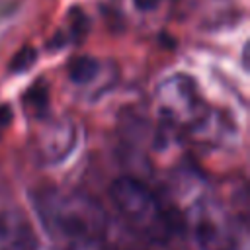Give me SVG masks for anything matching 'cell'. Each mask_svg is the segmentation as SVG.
<instances>
[{
	"mask_svg": "<svg viewBox=\"0 0 250 250\" xmlns=\"http://www.w3.org/2000/svg\"><path fill=\"white\" fill-rule=\"evenodd\" d=\"M35 209L45 229L68 242L104 238L107 230L105 207L90 193L49 188L35 195Z\"/></svg>",
	"mask_w": 250,
	"mask_h": 250,
	"instance_id": "1",
	"label": "cell"
},
{
	"mask_svg": "<svg viewBox=\"0 0 250 250\" xmlns=\"http://www.w3.org/2000/svg\"><path fill=\"white\" fill-rule=\"evenodd\" d=\"M109 197L125 223L143 238L164 244L172 232L174 223L160 201V197L133 176H121L109 186Z\"/></svg>",
	"mask_w": 250,
	"mask_h": 250,
	"instance_id": "2",
	"label": "cell"
},
{
	"mask_svg": "<svg viewBox=\"0 0 250 250\" xmlns=\"http://www.w3.org/2000/svg\"><path fill=\"white\" fill-rule=\"evenodd\" d=\"M154 102L156 111L166 125L184 133L195 131L213 111L201 96L197 82L184 72L160 80L154 90Z\"/></svg>",
	"mask_w": 250,
	"mask_h": 250,
	"instance_id": "3",
	"label": "cell"
},
{
	"mask_svg": "<svg viewBox=\"0 0 250 250\" xmlns=\"http://www.w3.org/2000/svg\"><path fill=\"white\" fill-rule=\"evenodd\" d=\"M197 250H236L238 234L230 213L213 195L193 197L184 211Z\"/></svg>",
	"mask_w": 250,
	"mask_h": 250,
	"instance_id": "4",
	"label": "cell"
},
{
	"mask_svg": "<svg viewBox=\"0 0 250 250\" xmlns=\"http://www.w3.org/2000/svg\"><path fill=\"white\" fill-rule=\"evenodd\" d=\"M78 139V131L72 119L68 117H57L43 125L39 137H37V154L45 164H57L64 160Z\"/></svg>",
	"mask_w": 250,
	"mask_h": 250,
	"instance_id": "5",
	"label": "cell"
},
{
	"mask_svg": "<svg viewBox=\"0 0 250 250\" xmlns=\"http://www.w3.org/2000/svg\"><path fill=\"white\" fill-rule=\"evenodd\" d=\"M66 70H68V78L76 86H86V84H90L96 78L100 66H98V61L96 59H92L88 55H82V57L72 59L68 62V68Z\"/></svg>",
	"mask_w": 250,
	"mask_h": 250,
	"instance_id": "6",
	"label": "cell"
},
{
	"mask_svg": "<svg viewBox=\"0 0 250 250\" xmlns=\"http://www.w3.org/2000/svg\"><path fill=\"white\" fill-rule=\"evenodd\" d=\"M23 107L35 115L37 119H43V115L49 109V88L39 80L35 82L23 96Z\"/></svg>",
	"mask_w": 250,
	"mask_h": 250,
	"instance_id": "7",
	"label": "cell"
},
{
	"mask_svg": "<svg viewBox=\"0 0 250 250\" xmlns=\"http://www.w3.org/2000/svg\"><path fill=\"white\" fill-rule=\"evenodd\" d=\"M35 61H37V51L33 49V47H29V45H25V47H21L16 55H14V59L10 61V70L12 72H25L27 68H31L33 64H35Z\"/></svg>",
	"mask_w": 250,
	"mask_h": 250,
	"instance_id": "8",
	"label": "cell"
},
{
	"mask_svg": "<svg viewBox=\"0 0 250 250\" xmlns=\"http://www.w3.org/2000/svg\"><path fill=\"white\" fill-rule=\"evenodd\" d=\"M72 20H70V29H72V39L74 41H82V37L88 33L90 29V20L82 10H72Z\"/></svg>",
	"mask_w": 250,
	"mask_h": 250,
	"instance_id": "9",
	"label": "cell"
},
{
	"mask_svg": "<svg viewBox=\"0 0 250 250\" xmlns=\"http://www.w3.org/2000/svg\"><path fill=\"white\" fill-rule=\"evenodd\" d=\"M66 250H113V248L104 238H88V240L68 242Z\"/></svg>",
	"mask_w": 250,
	"mask_h": 250,
	"instance_id": "10",
	"label": "cell"
},
{
	"mask_svg": "<svg viewBox=\"0 0 250 250\" xmlns=\"http://www.w3.org/2000/svg\"><path fill=\"white\" fill-rule=\"evenodd\" d=\"M12 119H14V113H12V107L2 104L0 105V135L12 125Z\"/></svg>",
	"mask_w": 250,
	"mask_h": 250,
	"instance_id": "11",
	"label": "cell"
},
{
	"mask_svg": "<svg viewBox=\"0 0 250 250\" xmlns=\"http://www.w3.org/2000/svg\"><path fill=\"white\" fill-rule=\"evenodd\" d=\"M158 2H160V0H133L135 8H137V10H143V12L154 10V8L158 6Z\"/></svg>",
	"mask_w": 250,
	"mask_h": 250,
	"instance_id": "12",
	"label": "cell"
},
{
	"mask_svg": "<svg viewBox=\"0 0 250 250\" xmlns=\"http://www.w3.org/2000/svg\"><path fill=\"white\" fill-rule=\"evenodd\" d=\"M0 250H8V232L0 221Z\"/></svg>",
	"mask_w": 250,
	"mask_h": 250,
	"instance_id": "13",
	"label": "cell"
}]
</instances>
